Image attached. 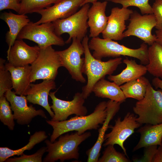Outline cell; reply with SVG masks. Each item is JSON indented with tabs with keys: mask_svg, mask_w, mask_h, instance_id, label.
<instances>
[{
	"mask_svg": "<svg viewBox=\"0 0 162 162\" xmlns=\"http://www.w3.org/2000/svg\"><path fill=\"white\" fill-rule=\"evenodd\" d=\"M106 107L107 102L103 101L99 103L93 112L88 115L76 116L61 121L46 120L47 123L53 129L50 141L53 142L61 135L70 131H75L81 135L88 130L98 129L106 118Z\"/></svg>",
	"mask_w": 162,
	"mask_h": 162,
	"instance_id": "cell-1",
	"label": "cell"
},
{
	"mask_svg": "<svg viewBox=\"0 0 162 162\" xmlns=\"http://www.w3.org/2000/svg\"><path fill=\"white\" fill-rule=\"evenodd\" d=\"M88 40L89 38L86 35L82 41L85 55L82 72L87 79V84L82 87L81 92L85 99L89 96L93 87L98 81L104 78L106 75H111L122 62V58L120 57L106 62L95 58L90 52Z\"/></svg>",
	"mask_w": 162,
	"mask_h": 162,
	"instance_id": "cell-2",
	"label": "cell"
},
{
	"mask_svg": "<svg viewBox=\"0 0 162 162\" xmlns=\"http://www.w3.org/2000/svg\"><path fill=\"white\" fill-rule=\"evenodd\" d=\"M90 50L93 51L92 55L100 60L107 57H118L128 56L140 60L142 64L148 63L147 45L143 43L137 49L128 47L112 40L101 38L97 37L92 38L88 42Z\"/></svg>",
	"mask_w": 162,
	"mask_h": 162,
	"instance_id": "cell-3",
	"label": "cell"
},
{
	"mask_svg": "<svg viewBox=\"0 0 162 162\" xmlns=\"http://www.w3.org/2000/svg\"><path fill=\"white\" fill-rule=\"evenodd\" d=\"M91 136L89 132L81 135L76 132L70 134L61 135L58 140L53 142L46 140L45 142L47 154L43 162H54L59 160L62 162L73 159L78 160L79 157V145Z\"/></svg>",
	"mask_w": 162,
	"mask_h": 162,
	"instance_id": "cell-4",
	"label": "cell"
},
{
	"mask_svg": "<svg viewBox=\"0 0 162 162\" xmlns=\"http://www.w3.org/2000/svg\"><path fill=\"white\" fill-rule=\"evenodd\" d=\"M137 115L136 120L142 125H156L162 123V91L155 90L150 82L144 98L138 100L133 107Z\"/></svg>",
	"mask_w": 162,
	"mask_h": 162,
	"instance_id": "cell-5",
	"label": "cell"
},
{
	"mask_svg": "<svg viewBox=\"0 0 162 162\" xmlns=\"http://www.w3.org/2000/svg\"><path fill=\"white\" fill-rule=\"evenodd\" d=\"M31 66V83L39 80H55L58 68L62 67L57 51L52 46L40 48L37 58Z\"/></svg>",
	"mask_w": 162,
	"mask_h": 162,
	"instance_id": "cell-6",
	"label": "cell"
},
{
	"mask_svg": "<svg viewBox=\"0 0 162 162\" xmlns=\"http://www.w3.org/2000/svg\"><path fill=\"white\" fill-rule=\"evenodd\" d=\"M89 8V3L86 4L79 11L68 17L52 22L57 35L61 36L64 33L69 34V38L66 43H69L74 38L82 41L86 35L89 27L88 13Z\"/></svg>",
	"mask_w": 162,
	"mask_h": 162,
	"instance_id": "cell-7",
	"label": "cell"
},
{
	"mask_svg": "<svg viewBox=\"0 0 162 162\" xmlns=\"http://www.w3.org/2000/svg\"><path fill=\"white\" fill-rule=\"evenodd\" d=\"M17 39L32 41L40 48L52 45L63 46L65 43L61 36L55 32L52 22L37 25L30 22L22 29Z\"/></svg>",
	"mask_w": 162,
	"mask_h": 162,
	"instance_id": "cell-8",
	"label": "cell"
},
{
	"mask_svg": "<svg viewBox=\"0 0 162 162\" xmlns=\"http://www.w3.org/2000/svg\"><path fill=\"white\" fill-rule=\"evenodd\" d=\"M72 40L71 44L68 48L57 52L62 67L68 70L72 78L76 81L85 83L86 80L82 75L85 58H81L84 54V48L80 40L76 38Z\"/></svg>",
	"mask_w": 162,
	"mask_h": 162,
	"instance_id": "cell-9",
	"label": "cell"
},
{
	"mask_svg": "<svg viewBox=\"0 0 162 162\" xmlns=\"http://www.w3.org/2000/svg\"><path fill=\"white\" fill-rule=\"evenodd\" d=\"M136 118V116L130 112H128L122 120L120 117H118L115 121L114 126H109V128L111 129V131L105 134L104 138L105 142L103 146L106 147L110 145H118L128 157L124 142L134 132L136 129L142 125L137 122Z\"/></svg>",
	"mask_w": 162,
	"mask_h": 162,
	"instance_id": "cell-10",
	"label": "cell"
},
{
	"mask_svg": "<svg viewBox=\"0 0 162 162\" xmlns=\"http://www.w3.org/2000/svg\"><path fill=\"white\" fill-rule=\"evenodd\" d=\"M129 20L127 29L123 34L124 38L135 36L149 46L156 41V35L152 34V29L157 24L153 14L141 15L134 11L131 14Z\"/></svg>",
	"mask_w": 162,
	"mask_h": 162,
	"instance_id": "cell-11",
	"label": "cell"
},
{
	"mask_svg": "<svg viewBox=\"0 0 162 162\" xmlns=\"http://www.w3.org/2000/svg\"><path fill=\"white\" fill-rule=\"evenodd\" d=\"M56 92H50L49 95L52 100V104L50 107L54 114L51 120L54 121L65 120L72 114L77 116L86 115L88 110L84 106L85 99L82 93H76L72 100L66 101L56 97L55 96Z\"/></svg>",
	"mask_w": 162,
	"mask_h": 162,
	"instance_id": "cell-12",
	"label": "cell"
},
{
	"mask_svg": "<svg viewBox=\"0 0 162 162\" xmlns=\"http://www.w3.org/2000/svg\"><path fill=\"white\" fill-rule=\"evenodd\" d=\"M4 95L10 103L12 111L14 112V120H16L19 124H28L33 118L37 116L47 118L45 112L43 110H36L32 105L29 106L28 105L26 96L17 95L10 89L6 91Z\"/></svg>",
	"mask_w": 162,
	"mask_h": 162,
	"instance_id": "cell-13",
	"label": "cell"
},
{
	"mask_svg": "<svg viewBox=\"0 0 162 162\" xmlns=\"http://www.w3.org/2000/svg\"><path fill=\"white\" fill-rule=\"evenodd\" d=\"M85 0H58L53 5L38 12L41 17L34 23L39 25L67 18L76 12Z\"/></svg>",
	"mask_w": 162,
	"mask_h": 162,
	"instance_id": "cell-14",
	"label": "cell"
},
{
	"mask_svg": "<svg viewBox=\"0 0 162 162\" xmlns=\"http://www.w3.org/2000/svg\"><path fill=\"white\" fill-rule=\"evenodd\" d=\"M133 11L128 8H112L106 26L102 32L103 38L115 40H122L126 29L125 22L129 19Z\"/></svg>",
	"mask_w": 162,
	"mask_h": 162,
	"instance_id": "cell-15",
	"label": "cell"
},
{
	"mask_svg": "<svg viewBox=\"0 0 162 162\" xmlns=\"http://www.w3.org/2000/svg\"><path fill=\"white\" fill-rule=\"evenodd\" d=\"M40 50L38 46H30L22 40L17 39L7 54L8 62L16 67L31 64L37 58Z\"/></svg>",
	"mask_w": 162,
	"mask_h": 162,
	"instance_id": "cell-16",
	"label": "cell"
},
{
	"mask_svg": "<svg viewBox=\"0 0 162 162\" xmlns=\"http://www.w3.org/2000/svg\"><path fill=\"white\" fill-rule=\"evenodd\" d=\"M121 104L110 100L107 102V116L102 126L98 129L99 134L96 142L86 152L88 156L87 162H98L102 144L104 141L105 132L109 127L110 122L119 111Z\"/></svg>",
	"mask_w": 162,
	"mask_h": 162,
	"instance_id": "cell-17",
	"label": "cell"
},
{
	"mask_svg": "<svg viewBox=\"0 0 162 162\" xmlns=\"http://www.w3.org/2000/svg\"><path fill=\"white\" fill-rule=\"evenodd\" d=\"M56 87L54 80H43L41 82L36 84L31 83L26 95L28 101L42 106L52 118L54 114L49 104L48 96L50 91L56 89Z\"/></svg>",
	"mask_w": 162,
	"mask_h": 162,
	"instance_id": "cell-18",
	"label": "cell"
},
{
	"mask_svg": "<svg viewBox=\"0 0 162 162\" xmlns=\"http://www.w3.org/2000/svg\"><path fill=\"white\" fill-rule=\"evenodd\" d=\"M108 2L97 1L93 3L88 13V25L90 38L98 37L105 28L108 20L105 13Z\"/></svg>",
	"mask_w": 162,
	"mask_h": 162,
	"instance_id": "cell-19",
	"label": "cell"
},
{
	"mask_svg": "<svg viewBox=\"0 0 162 162\" xmlns=\"http://www.w3.org/2000/svg\"><path fill=\"white\" fill-rule=\"evenodd\" d=\"M0 18L7 23L9 27V30L5 36L6 42L8 46L7 51L8 54L21 31L30 21L26 14H16L11 11L2 13Z\"/></svg>",
	"mask_w": 162,
	"mask_h": 162,
	"instance_id": "cell-20",
	"label": "cell"
},
{
	"mask_svg": "<svg viewBox=\"0 0 162 162\" xmlns=\"http://www.w3.org/2000/svg\"><path fill=\"white\" fill-rule=\"evenodd\" d=\"M5 66L11 74L12 88L15 93L19 95L26 96L31 87V66L16 67L8 62L5 63Z\"/></svg>",
	"mask_w": 162,
	"mask_h": 162,
	"instance_id": "cell-21",
	"label": "cell"
},
{
	"mask_svg": "<svg viewBox=\"0 0 162 162\" xmlns=\"http://www.w3.org/2000/svg\"><path fill=\"white\" fill-rule=\"evenodd\" d=\"M123 62L126 67L121 73L115 75H109L107 77L109 80L119 86L143 76L147 71L146 66L138 64L135 60L126 58Z\"/></svg>",
	"mask_w": 162,
	"mask_h": 162,
	"instance_id": "cell-22",
	"label": "cell"
},
{
	"mask_svg": "<svg viewBox=\"0 0 162 162\" xmlns=\"http://www.w3.org/2000/svg\"><path fill=\"white\" fill-rule=\"evenodd\" d=\"M140 134V140L133 149L135 152L148 146L161 145L162 142V123L156 125L146 124L137 130Z\"/></svg>",
	"mask_w": 162,
	"mask_h": 162,
	"instance_id": "cell-23",
	"label": "cell"
},
{
	"mask_svg": "<svg viewBox=\"0 0 162 162\" xmlns=\"http://www.w3.org/2000/svg\"><path fill=\"white\" fill-rule=\"evenodd\" d=\"M92 92L97 97L108 98L122 103L126 99L120 86L104 78L100 80L95 84Z\"/></svg>",
	"mask_w": 162,
	"mask_h": 162,
	"instance_id": "cell-24",
	"label": "cell"
},
{
	"mask_svg": "<svg viewBox=\"0 0 162 162\" xmlns=\"http://www.w3.org/2000/svg\"><path fill=\"white\" fill-rule=\"evenodd\" d=\"M47 137L45 131H36L30 136L28 143L21 148L12 150L7 147H0V162H5L7 159L13 156L22 155L25 151L31 150L35 145L45 140Z\"/></svg>",
	"mask_w": 162,
	"mask_h": 162,
	"instance_id": "cell-25",
	"label": "cell"
},
{
	"mask_svg": "<svg viewBox=\"0 0 162 162\" xmlns=\"http://www.w3.org/2000/svg\"><path fill=\"white\" fill-rule=\"evenodd\" d=\"M148 63L146 65L151 75L162 80V45L155 42L148 48Z\"/></svg>",
	"mask_w": 162,
	"mask_h": 162,
	"instance_id": "cell-26",
	"label": "cell"
},
{
	"mask_svg": "<svg viewBox=\"0 0 162 162\" xmlns=\"http://www.w3.org/2000/svg\"><path fill=\"white\" fill-rule=\"evenodd\" d=\"M149 80L142 76L120 86L125 97L140 100L144 97Z\"/></svg>",
	"mask_w": 162,
	"mask_h": 162,
	"instance_id": "cell-27",
	"label": "cell"
},
{
	"mask_svg": "<svg viewBox=\"0 0 162 162\" xmlns=\"http://www.w3.org/2000/svg\"><path fill=\"white\" fill-rule=\"evenodd\" d=\"M58 0H21L20 8L18 14L37 13L50 6Z\"/></svg>",
	"mask_w": 162,
	"mask_h": 162,
	"instance_id": "cell-28",
	"label": "cell"
},
{
	"mask_svg": "<svg viewBox=\"0 0 162 162\" xmlns=\"http://www.w3.org/2000/svg\"><path fill=\"white\" fill-rule=\"evenodd\" d=\"M4 95L0 97V120L9 129L14 130L15 123L10 106Z\"/></svg>",
	"mask_w": 162,
	"mask_h": 162,
	"instance_id": "cell-29",
	"label": "cell"
},
{
	"mask_svg": "<svg viewBox=\"0 0 162 162\" xmlns=\"http://www.w3.org/2000/svg\"><path fill=\"white\" fill-rule=\"evenodd\" d=\"M114 145L106 146L103 152V155L99 159L98 162H129L130 160L124 153L117 151Z\"/></svg>",
	"mask_w": 162,
	"mask_h": 162,
	"instance_id": "cell-30",
	"label": "cell"
},
{
	"mask_svg": "<svg viewBox=\"0 0 162 162\" xmlns=\"http://www.w3.org/2000/svg\"><path fill=\"white\" fill-rule=\"evenodd\" d=\"M5 60L0 58V97L12 88V77L10 72L5 66Z\"/></svg>",
	"mask_w": 162,
	"mask_h": 162,
	"instance_id": "cell-31",
	"label": "cell"
},
{
	"mask_svg": "<svg viewBox=\"0 0 162 162\" xmlns=\"http://www.w3.org/2000/svg\"><path fill=\"white\" fill-rule=\"evenodd\" d=\"M110 1L121 4L122 7L128 8L130 6L138 8L142 15L153 14V9L149 3V0H110Z\"/></svg>",
	"mask_w": 162,
	"mask_h": 162,
	"instance_id": "cell-32",
	"label": "cell"
},
{
	"mask_svg": "<svg viewBox=\"0 0 162 162\" xmlns=\"http://www.w3.org/2000/svg\"><path fill=\"white\" fill-rule=\"evenodd\" d=\"M46 147L43 146L38 149L35 153L31 155L24 154L19 157L9 158L6 162H42V157L46 152Z\"/></svg>",
	"mask_w": 162,
	"mask_h": 162,
	"instance_id": "cell-33",
	"label": "cell"
},
{
	"mask_svg": "<svg viewBox=\"0 0 162 162\" xmlns=\"http://www.w3.org/2000/svg\"><path fill=\"white\" fill-rule=\"evenodd\" d=\"M152 7L157 23L155 28L157 30H162V0H156Z\"/></svg>",
	"mask_w": 162,
	"mask_h": 162,
	"instance_id": "cell-34",
	"label": "cell"
},
{
	"mask_svg": "<svg viewBox=\"0 0 162 162\" xmlns=\"http://www.w3.org/2000/svg\"><path fill=\"white\" fill-rule=\"evenodd\" d=\"M21 0H0V10L7 9L14 10L19 13Z\"/></svg>",
	"mask_w": 162,
	"mask_h": 162,
	"instance_id": "cell-35",
	"label": "cell"
},
{
	"mask_svg": "<svg viewBox=\"0 0 162 162\" xmlns=\"http://www.w3.org/2000/svg\"><path fill=\"white\" fill-rule=\"evenodd\" d=\"M157 146L156 145H153L145 147L146 149L142 157L140 159H134V161L152 162L153 158L158 148Z\"/></svg>",
	"mask_w": 162,
	"mask_h": 162,
	"instance_id": "cell-36",
	"label": "cell"
},
{
	"mask_svg": "<svg viewBox=\"0 0 162 162\" xmlns=\"http://www.w3.org/2000/svg\"><path fill=\"white\" fill-rule=\"evenodd\" d=\"M152 162H162V145L159 146L157 148Z\"/></svg>",
	"mask_w": 162,
	"mask_h": 162,
	"instance_id": "cell-37",
	"label": "cell"
},
{
	"mask_svg": "<svg viewBox=\"0 0 162 162\" xmlns=\"http://www.w3.org/2000/svg\"><path fill=\"white\" fill-rule=\"evenodd\" d=\"M152 84L156 88H160L162 91V80L155 77L152 80Z\"/></svg>",
	"mask_w": 162,
	"mask_h": 162,
	"instance_id": "cell-38",
	"label": "cell"
},
{
	"mask_svg": "<svg viewBox=\"0 0 162 162\" xmlns=\"http://www.w3.org/2000/svg\"><path fill=\"white\" fill-rule=\"evenodd\" d=\"M155 33L157 38L156 42L162 45V30H157Z\"/></svg>",
	"mask_w": 162,
	"mask_h": 162,
	"instance_id": "cell-39",
	"label": "cell"
},
{
	"mask_svg": "<svg viewBox=\"0 0 162 162\" xmlns=\"http://www.w3.org/2000/svg\"><path fill=\"white\" fill-rule=\"evenodd\" d=\"M98 0H85L82 4V6L86 4L92 3L97 2Z\"/></svg>",
	"mask_w": 162,
	"mask_h": 162,
	"instance_id": "cell-40",
	"label": "cell"
},
{
	"mask_svg": "<svg viewBox=\"0 0 162 162\" xmlns=\"http://www.w3.org/2000/svg\"><path fill=\"white\" fill-rule=\"evenodd\" d=\"M161 145H162V143H161Z\"/></svg>",
	"mask_w": 162,
	"mask_h": 162,
	"instance_id": "cell-41",
	"label": "cell"
}]
</instances>
